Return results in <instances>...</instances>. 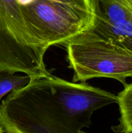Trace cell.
I'll return each mask as SVG.
<instances>
[{
	"mask_svg": "<svg viewBox=\"0 0 132 133\" xmlns=\"http://www.w3.org/2000/svg\"><path fill=\"white\" fill-rule=\"evenodd\" d=\"M46 76L32 78L3 100L0 125L4 132L81 133L53 98Z\"/></svg>",
	"mask_w": 132,
	"mask_h": 133,
	"instance_id": "1",
	"label": "cell"
},
{
	"mask_svg": "<svg viewBox=\"0 0 132 133\" xmlns=\"http://www.w3.org/2000/svg\"><path fill=\"white\" fill-rule=\"evenodd\" d=\"M47 50L27 25L19 0H0V71L46 76Z\"/></svg>",
	"mask_w": 132,
	"mask_h": 133,
	"instance_id": "2",
	"label": "cell"
},
{
	"mask_svg": "<svg viewBox=\"0 0 132 133\" xmlns=\"http://www.w3.org/2000/svg\"><path fill=\"white\" fill-rule=\"evenodd\" d=\"M72 82L94 78L115 79L124 86L132 77V51L87 30L65 45Z\"/></svg>",
	"mask_w": 132,
	"mask_h": 133,
	"instance_id": "3",
	"label": "cell"
},
{
	"mask_svg": "<svg viewBox=\"0 0 132 133\" xmlns=\"http://www.w3.org/2000/svg\"><path fill=\"white\" fill-rule=\"evenodd\" d=\"M53 98L80 129L89 127L94 111L117 103V96L85 82H69L52 74L46 76Z\"/></svg>",
	"mask_w": 132,
	"mask_h": 133,
	"instance_id": "4",
	"label": "cell"
},
{
	"mask_svg": "<svg viewBox=\"0 0 132 133\" xmlns=\"http://www.w3.org/2000/svg\"><path fill=\"white\" fill-rule=\"evenodd\" d=\"M95 19L91 29L132 51V0H91Z\"/></svg>",
	"mask_w": 132,
	"mask_h": 133,
	"instance_id": "5",
	"label": "cell"
},
{
	"mask_svg": "<svg viewBox=\"0 0 132 133\" xmlns=\"http://www.w3.org/2000/svg\"><path fill=\"white\" fill-rule=\"evenodd\" d=\"M124 87L117 95L119 124L112 127L111 129L116 133H132V83H128Z\"/></svg>",
	"mask_w": 132,
	"mask_h": 133,
	"instance_id": "6",
	"label": "cell"
},
{
	"mask_svg": "<svg viewBox=\"0 0 132 133\" xmlns=\"http://www.w3.org/2000/svg\"><path fill=\"white\" fill-rule=\"evenodd\" d=\"M32 79L26 74L19 75L16 73L0 71V99L12 91L28 84Z\"/></svg>",
	"mask_w": 132,
	"mask_h": 133,
	"instance_id": "7",
	"label": "cell"
},
{
	"mask_svg": "<svg viewBox=\"0 0 132 133\" xmlns=\"http://www.w3.org/2000/svg\"><path fill=\"white\" fill-rule=\"evenodd\" d=\"M51 1L94 14V9L91 0H51Z\"/></svg>",
	"mask_w": 132,
	"mask_h": 133,
	"instance_id": "8",
	"label": "cell"
},
{
	"mask_svg": "<svg viewBox=\"0 0 132 133\" xmlns=\"http://www.w3.org/2000/svg\"><path fill=\"white\" fill-rule=\"evenodd\" d=\"M0 133H5L4 132V130L3 129V127L0 125Z\"/></svg>",
	"mask_w": 132,
	"mask_h": 133,
	"instance_id": "9",
	"label": "cell"
},
{
	"mask_svg": "<svg viewBox=\"0 0 132 133\" xmlns=\"http://www.w3.org/2000/svg\"><path fill=\"white\" fill-rule=\"evenodd\" d=\"M81 133H87V132H84V131H81Z\"/></svg>",
	"mask_w": 132,
	"mask_h": 133,
	"instance_id": "10",
	"label": "cell"
}]
</instances>
